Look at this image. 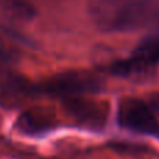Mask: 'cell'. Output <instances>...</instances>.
I'll list each match as a JSON object with an SVG mask.
<instances>
[{"instance_id": "cell-2", "label": "cell", "mask_w": 159, "mask_h": 159, "mask_svg": "<svg viewBox=\"0 0 159 159\" xmlns=\"http://www.w3.org/2000/svg\"><path fill=\"white\" fill-rule=\"evenodd\" d=\"M117 121L121 127L159 138V119L151 105L137 98H124L119 103Z\"/></svg>"}, {"instance_id": "cell-6", "label": "cell", "mask_w": 159, "mask_h": 159, "mask_svg": "<svg viewBox=\"0 0 159 159\" xmlns=\"http://www.w3.org/2000/svg\"><path fill=\"white\" fill-rule=\"evenodd\" d=\"M151 107L154 109V112H155V113H159V92L154 96V98H152Z\"/></svg>"}, {"instance_id": "cell-7", "label": "cell", "mask_w": 159, "mask_h": 159, "mask_svg": "<svg viewBox=\"0 0 159 159\" xmlns=\"http://www.w3.org/2000/svg\"><path fill=\"white\" fill-rule=\"evenodd\" d=\"M151 42H152V49H154V56L158 63L159 61V42H157V41H151Z\"/></svg>"}, {"instance_id": "cell-1", "label": "cell", "mask_w": 159, "mask_h": 159, "mask_svg": "<svg viewBox=\"0 0 159 159\" xmlns=\"http://www.w3.org/2000/svg\"><path fill=\"white\" fill-rule=\"evenodd\" d=\"M152 0H87L92 22L105 32H126L148 18Z\"/></svg>"}, {"instance_id": "cell-3", "label": "cell", "mask_w": 159, "mask_h": 159, "mask_svg": "<svg viewBox=\"0 0 159 159\" xmlns=\"http://www.w3.org/2000/svg\"><path fill=\"white\" fill-rule=\"evenodd\" d=\"M101 81L96 77L84 71H69L59 74L42 84V92L57 96L74 98L84 93H92L99 91Z\"/></svg>"}, {"instance_id": "cell-4", "label": "cell", "mask_w": 159, "mask_h": 159, "mask_svg": "<svg viewBox=\"0 0 159 159\" xmlns=\"http://www.w3.org/2000/svg\"><path fill=\"white\" fill-rule=\"evenodd\" d=\"M17 129L22 134L36 137L49 133L53 129V123L48 117L39 113H24L17 120Z\"/></svg>"}, {"instance_id": "cell-5", "label": "cell", "mask_w": 159, "mask_h": 159, "mask_svg": "<svg viewBox=\"0 0 159 159\" xmlns=\"http://www.w3.org/2000/svg\"><path fill=\"white\" fill-rule=\"evenodd\" d=\"M98 107L95 105L91 103H70L69 105V110L77 120L85 123L87 126H99L102 123V116L99 115Z\"/></svg>"}]
</instances>
